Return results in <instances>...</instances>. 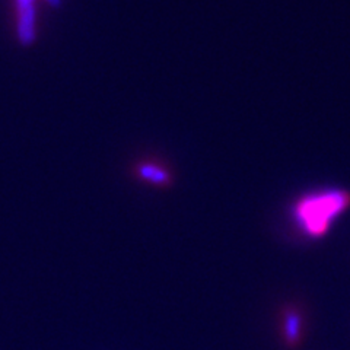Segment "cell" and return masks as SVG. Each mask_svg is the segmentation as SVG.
Wrapping results in <instances>:
<instances>
[{"label":"cell","instance_id":"6da1fadb","mask_svg":"<svg viewBox=\"0 0 350 350\" xmlns=\"http://www.w3.org/2000/svg\"><path fill=\"white\" fill-rule=\"evenodd\" d=\"M350 204V194L345 190L328 189L302 196L293 204V219L302 232L310 237H321L336 219Z\"/></svg>","mask_w":350,"mask_h":350},{"label":"cell","instance_id":"277c9868","mask_svg":"<svg viewBox=\"0 0 350 350\" xmlns=\"http://www.w3.org/2000/svg\"><path fill=\"white\" fill-rule=\"evenodd\" d=\"M286 332H288V337L289 338H295L298 334V320L297 317H291L286 323Z\"/></svg>","mask_w":350,"mask_h":350},{"label":"cell","instance_id":"5b68a950","mask_svg":"<svg viewBox=\"0 0 350 350\" xmlns=\"http://www.w3.org/2000/svg\"><path fill=\"white\" fill-rule=\"evenodd\" d=\"M44 2L49 3L51 8H59L62 5V0H44Z\"/></svg>","mask_w":350,"mask_h":350},{"label":"cell","instance_id":"7a4b0ae2","mask_svg":"<svg viewBox=\"0 0 350 350\" xmlns=\"http://www.w3.org/2000/svg\"><path fill=\"white\" fill-rule=\"evenodd\" d=\"M37 0H14L16 12V37L21 46L28 47L37 40Z\"/></svg>","mask_w":350,"mask_h":350},{"label":"cell","instance_id":"3957f363","mask_svg":"<svg viewBox=\"0 0 350 350\" xmlns=\"http://www.w3.org/2000/svg\"><path fill=\"white\" fill-rule=\"evenodd\" d=\"M135 174L139 180L150 185H157V187H167L172 183L171 172L167 170V167L161 165L159 162L155 161L139 162L135 168Z\"/></svg>","mask_w":350,"mask_h":350}]
</instances>
